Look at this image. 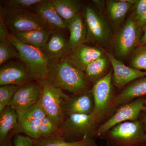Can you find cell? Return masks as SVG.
Instances as JSON below:
<instances>
[{"instance_id": "cell-1", "label": "cell", "mask_w": 146, "mask_h": 146, "mask_svg": "<svg viewBox=\"0 0 146 146\" xmlns=\"http://www.w3.org/2000/svg\"><path fill=\"white\" fill-rule=\"evenodd\" d=\"M66 56L49 60L46 79L53 86L73 94L89 90L84 73L74 66Z\"/></svg>"}, {"instance_id": "cell-2", "label": "cell", "mask_w": 146, "mask_h": 146, "mask_svg": "<svg viewBox=\"0 0 146 146\" xmlns=\"http://www.w3.org/2000/svg\"><path fill=\"white\" fill-rule=\"evenodd\" d=\"M101 137L108 146H142L146 143V133L140 119L119 124Z\"/></svg>"}, {"instance_id": "cell-3", "label": "cell", "mask_w": 146, "mask_h": 146, "mask_svg": "<svg viewBox=\"0 0 146 146\" xmlns=\"http://www.w3.org/2000/svg\"><path fill=\"white\" fill-rule=\"evenodd\" d=\"M8 39L18 50V59L26 67L35 80L42 81L46 79L49 60L41 49L25 43L13 34H10Z\"/></svg>"}, {"instance_id": "cell-4", "label": "cell", "mask_w": 146, "mask_h": 146, "mask_svg": "<svg viewBox=\"0 0 146 146\" xmlns=\"http://www.w3.org/2000/svg\"><path fill=\"white\" fill-rule=\"evenodd\" d=\"M101 119L94 112L90 114L66 115L61 129L63 137L69 141L94 137Z\"/></svg>"}, {"instance_id": "cell-5", "label": "cell", "mask_w": 146, "mask_h": 146, "mask_svg": "<svg viewBox=\"0 0 146 146\" xmlns=\"http://www.w3.org/2000/svg\"><path fill=\"white\" fill-rule=\"evenodd\" d=\"M1 18L7 29L11 32V34L48 28L39 16L31 9L3 6L1 9Z\"/></svg>"}, {"instance_id": "cell-6", "label": "cell", "mask_w": 146, "mask_h": 146, "mask_svg": "<svg viewBox=\"0 0 146 146\" xmlns=\"http://www.w3.org/2000/svg\"><path fill=\"white\" fill-rule=\"evenodd\" d=\"M68 96L63 90L53 86L47 79L42 81V93L38 103L46 116L60 129L63 126L65 116L62 103L63 99Z\"/></svg>"}, {"instance_id": "cell-7", "label": "cell", "mask_w": 146, "mask_h": 146, "mask_svg": "<svg viewBox=\"0 0 146 146\" xmlns=\"http://www.w3.org/2000/svg\"><path fill=\"white\" fill-rule=\"evenodd\" d=\"M82 15L87 31L86 42L107 46L111 39V29L102 14L91 5H87Z\"/></svg>"}, {"instance_id": "cell-8", "label": "cell", "mask_w": 146, "mask_h": 146, "mask_svg": "<svg viewBox=\"0 0 146 146\" xmlns=\"http://www.w3.org/2000/svg\"><path fill=\"white\" fill-rule=\"evenodd\" d=\"M141 30L131 13L115 36L114 49L117 57L125 58L138 47L142 37Z\"/></svg>"}, {"instance_id": "cell-9", "label": "cell", "mask_w": 146, "mask_h": 146, "mask_svg": "<svg viewBox=\"0 0 146 146\" xmlns=\"http://www.w3.org/2000/svg\"><path fill=\"white\" fill-rule=\"evenodd\" d=\"M144 100L139 98L122 105L108 119L100 125L94 136H102L119 124L138 119L143 110Z\"/></svg>"}, {"instance_id": "cell-10", "label": "cell", "mask_w": 146, "mask_h": 146, "mask_svg": "<svg viewBox=\"0 0 146 146\" xmlns=\"http://www.w3.org/2000/svg\"><path fill=\"white\" fill-rule=\"evenodd\" d=\"M112 70L95 82L91 89L95 102L94 112L102 119L113 104Z\"/></svg>"}, {"instance_id": "cell-11", "label": "cell", "mask_w": 146, "mask_h": 146, "mask_svg": "<svg viewBox=\"0 0 146 146\" xmlns=\"http://www.w3.org/2000/svg\"><path fill=\"white\" fill-rule=\"evenodd\" d=\"M42 81L32 82L18 86L8 106L18 112L36 104L42 94Z\"/></svg>"}, {"instance_id": "cell-12", "label": "cell", "mask_w": 146, "mask_h": 146, "mask_svg": "<svg viewBox=\"0 0 146 146\" xmlns=\"http://www.w3.org/2000/svg\"><path fill=\"white\" fill-rule=\"evenodd\" d=\"M17 113V133H23L34 140H38L39 126L46 116L38 102L27 110Z\"/></svg>"}, {"instance_id": "cell-13", "label": "cell", "mask_w": 146, "mask_h": 146, "mask_svg": "<svg viewBox=\"0 0 146 146\" xmlns=\"http://www.w3.org/2000/svg\"><path fill=\"white\" fill-rule=\"evenodd\" d=\"M34 77L21 62H13L3 65L0 69V86H20L35 81Z\"/></svg>"}, {"instance_id": "cell-14", "label": "cell", "mask_w": 146, "mask_h": 146, "mask_svg": "<svg viewBox=\"0 0 146 146\" xmlns=\"http://www.w3.org/2000/svg\"><path fill=\"white\" fill-rule=\"evenodd\" d=\"M106 54L113 70L112 80L113 86L123 88L133 80L146 76V72L128 67L112 54L108 52Z\"/></svg>"}, {"instance_id": "cell-15", "label": "cell", "mask_w": 146, "mask_h": 146, "mask_svg": "<svg viewBox=\"0 0 146 146\" xmlns=\"http://www.w3.org/2000/svg\"><path fill=\"white\" fill-rule=\"evenodd\" d=\"M63 111L66 115L73 114H90L94 112L95 102L91 90L64 99L62 103Z\"/></svg>"}, {"instance_id": "cell-16", "label": "cell", "mask_w": 146, "mask_h": 146, "mask_svg": "<svg viewBox=\"0 0 146 146\" xmlns=\"http://www.w3.org/2000/svg\"><path fill=\"white\" fill-rule=\"evenodd\" d=\"M106 53L101 48L84 43L70 52L66 56L74 66L84 72L89 64Z\"/></svg>"}, {"instance_id": "cell-17", "label": "cell", "mask_w": 146, "mask_h": 146, "mask_svg": "<svg viewBox=\"0 0 146 146\" xmlns=\"http://www.w3.org/2000/svg\"><path fill=\"white\" fill-rule=\"evenodd\" d=\"M31 9L52 31L62 32L69 30L68 24L56 12L50 1L43 0L42 2L33 6Z\"/></svg>"}, {"instance_id": "cell-18", "label": "cell", "mask_w": 146, "mask_h": 146, "mask_svg": "<svg viewBox=\"0 0 146 146\" xmlns=\"http://www.w3.org/2000/svg\"><path fill=\"white\" fill-rule=\"evenodd\" d=\"M41 50L49 60H57L70 52L69 40L62 32H53Z\"/></svg>"}, {"instance_id": "cell-19", "label": "cell", "mask_w": 146, "mask_h": 146, "mask_svg": "<svg viewBox=\"0 0 146 146\" xmlns=\"http://www.w3.org/2000/svg\"><path fill=\"white\" fill-rule=\"evenodd\" d=\"M146 95V76L128 84L119 94L114 97L115 105H123Z\"/></svg>"}, {"instance_id": "cell-20", "label": "cell", "mask_w": 146, "mask_h": 146, "mask_svg": "<svg viewBox=\"0 0 146 146\" xmlns=\"http://www.w3.org/2000/svg\"><path fill=\"white\" fill-rule=\"evenodd\" d=\"M67 23L70 33L69 45L70 52L79 45L86 43L87 31L81 12Z\"/></svg>"}, {"instance_id": "cell-21", "label": "cell", "mask_w": 146, "mask_h": 146, "mask_svg": "<svg viewBox=\"0 0 146 146\" xmlns=\"http://www.w3.org/2000/svg\"><path fill=\"white\" fill-rule=\"evenodd\" d=\"M18 115L17 111L8 106L0 114V143L1 145L7 141L10 131L17 129Z\"/></svg>"}, {"instance_id": "cell-22", "label": "cell", "mask_w": 146, "mask_h": 146, "mask_svg": "<svg viewBox=\"0 0 146 146\" xmlns=\"http://www.w3.org/2000/svg\"><path fill=\"white\" fill-rule=\"evenodd\" d=\"M109 58L106 53L89 64L84 71L85 78L88 82L93 83L107 74L109 68Z\"/></svg>"}, {"instance_id": "cell-23", "label": "cell", "mask_w": 146, "mask_h": 146, "mask_svg": "<svg viewBox=\"0 0 146 146\" xmlns=\"http://www.w3.org/2000/svg\"><path fill=\"white\" fill-rule=\"evenodd\" d=\"M51 4L66 22L72 20L81 12L82 4L76 0H50Z\"/></svg>"}, {"instance_id": "cell-24", "label": "cell", "mask_w": 146, "mask_h": 146, "mask_svg": "<svg viewBox=\"0 0 146 146\" xmlns=\"http://www.w3.org/2000/svg\"><path fill=\"white\" fill-rule=\"evenodd\" d=\"M53 32L49 29L35 30L26 32L13 33L21 40L33 46L41 48L46 43L51 34Z\"/></svg>"}, {"instance_id": "cell-25", "label": "cell", "mask_w": 146, "mask_h": 146, "mask_svg": "<svg viewBox=\"0 0 146 146\" xmlns=\"http://www.w3.org/2000/svg\"><path fill=\"white\" fill-rule=\"evenodd\" d=\"M106 5L110 19L115 25L123 20L133 5L122 0H108Z\"/></svg>"}, {"instance_id": "cell-26", "label": "cell", "mask_w": 146, "mask_h": 146, "mask_svg": "<svg viewBox=\"0 0 146 146\" xmlns=\"http://www.w3.org/2000/svg\"><path fill=\"white\" fill-rule=\"evenodd\" d=\"M35 146H98L94 137L81 141H69L63 136H57L46 139L34 140Z\"/></svg>"}, {"instance_id": "cell-27", "label": "cell", "mask_w": 146, "mask_h": 146, "mask_svg": "<svg viewBox=\"0 0 146 146\" xmlns=\"http://www.w3.org/2000/svg\"><path fill=\"white\" fill-rule=\"evenodd\" d=\"M57 136H63L61 129L58 127L50 119L46 116L39 126L38 140Z\"/></svg>"}, {"instance_id": "cell-28", "label": "cell", "mask_w": 146, "mask_h": 146, "mask_svg": "<svg viewBox=\"0 0 146 146\" xmlns=\"http://www.w3.org/2000/svg\"><path fill=\"white\" fill-rule=\"evenodd\" d=\"M131 68L146 72V45L136 47L131 53L130 58Z\"/></svg>"}, {"instance_id": "cell-29", "label": "cell", "mask_w": 146, "mask_h": 146, "mask_svg": "<svg viewBox=\"0 0 146 146\" xmlns=\"http://www.w3.org/2000/svg\"><path fill=\"white\" fill-rule=\"evenodd\" d=\"M13 58H19V52L15 46L8 39L0 42V65Z\"/></svg>"}, {"instance_id": "cell-30", "label": "cell", "mask_w": 146, "mask_h": 146, "mask_svg": "<svg viewBox=\"0 0 146 146\" xmlns=\"http://www.w3.org/2000/svg\"><path fill=\"white\" fill-rule=\"evenodd\" d=\"M18 86L15 85L0 86V114L8 106Z\"/></svg>"}, {"instance_id": "cell-31", "label": "cell", "mask_w": 146, "mask_h": 146, "mask_svg": "<svg viewBox=\"0 0 146 146\" xmlns=\"http://www.w3.org/2000/svg\"><path fill=\"white\" fill-rule=\"evenodd\" d=\"M43 0H9L5 1V7L31 9L33 6L42 2Z\"/></svg>"}, {"instance_id": "cell-32", "label": "cell", "mask_w": 146, "mask_h": 146, "mask_svg": "<svg viewBox=\"0 0 146 146\" xmlns=\"http://www.w3.org/2000/svg\"><path fill=\"white\" fill-rule=\"evenodd\" d=\"M146 13V0H137L132 12L135 20L137 21L140 20Z\"/></svg>"}, {"instance_id": "cell-33", "label": "cell", "mask_w": 146, "mask_h": 146, "mask_svg": "<svg viewBox=\"0 0 146 146\" xmlns=\"http://www.w3.org/2000/svg\"><path fill=\"white\" fill-rule=\"evenodd\" d=\"M13 144L14 146H35L34 139L20 134L15 136Z\"/></svg>"}, {"instance_id": "cell-34", "label": "cell", "mask_w": 146, "mask_h": 146, "mask_svg": "<svg viewBox=\"0 0 146 146\" xmlns=\"http://www.w3.org/2000/svg\"><path fill=\"white\" fill-rule=\"evenodd\" d=\"M9 35L8 29L2 19L0 18V42H3L8 39Z\"/></svg>"}, {"instance_id": "cell-35", "label": "cell", "mask_w": 146, "mask_h": 146, "mask_svg": "<svg viewBox=\"0 0 146 146\" xmlns=\"http://www.w3.org/2000/svg\"><path fill=\"white\" fill-rule=\"evenodd\" d=\"M92 2L94 3V5L96 6V7L98 9L99 11L102 10L103 9L105 5V3L106 2H105L104 1H99V0H93Z\"/></svg>"}, {"instance_id": "cell-36", "label": "cell", "mask_w": 146, "mask_h": 146, "mask_svg": "<svg viewBox=\"0 0 146 146\" xmlns=\"http://www.w3.org/2000/svg\"><path fill=\"white\" fill-rule=\"evenodd\" d=\"M137 25L139 27L143 28L146 26V13L143 17L138 21H136Z\"/></svg>"}, {"instance_id": "cell-37", "label": "cell", "mask_w": 146, "mask_h": 146, "mask_svg": "<svg viewBox=\"0 0 146 146\" xmlns=\"http://www.w3.org/2000/svg\"><path fill=\"white\" fill-rule=\"evenodd\" d=\"M143 28V34L141 37L140 44L143 45H146V26Z\"/></svg>"}, {"instance_id": "cell-38", "label": "cell", "mask_w": 146, "mask_h": 146, "mask_svg": "<svg viewBox=\"0 0 146 146\" xmlns=\"http://www.w3.org/2000/svg\"><path fill=\"white\" fill-rule=\"evenodd\" d=\"M140 120H141V121L143 123L146 133V114H143L142 115Z\"/></svg>"}, {"instance_id": "cell-39", "label": "cell", "mask_w": 146, "mask_h": 146, "mask_svg": "<svg viewBox=\"0 0 146 146\" xmlns=\"http://www.w3.org/2000/svg\"><path fill=\"white\" fill-rule=\"evenodd\" d=\"M1 146H14V145L11 141L9 139H8L5 143L3 144Z\"/></svg>"}, {"instance_id": "cell-40", "label": "cell", "mask_w": 146, "mask_h": 146, "mask_svg": "<svg viewBox=\"0 0 146 146\" xmlns=\"http://www.w3.org/2000/svg\"><path fill=\"white\" fill-rule=\"evenodd\" d=\"M143 111L146 112V100H144V105Z\"/></svg>"}, {"instance_id": "cell-41", "label": "cell", "mask_w": 146, "mask_h": 146, "mask_svg": "<svg viewBox=\"0 0 146 146\" xmlns=\"http://www.w3.org/2000/svg\"><path fill=\"white\" fill-rule=\"evenodd\" d=\"M142 146H146V143L144 144V145H143Z\"/></svg>"}]
</instances>
